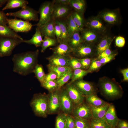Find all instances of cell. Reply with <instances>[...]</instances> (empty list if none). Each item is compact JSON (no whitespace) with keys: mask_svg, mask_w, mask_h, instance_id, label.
I'll use <instances>...</instances> for the list:
<instances>
[{"mask_svg":"<svg viewBox=\"0 0 128 128\" xmlns=\"http://www.w3.org/2000/svg\"><path fill=\"white\" fill-rule=\"evenodd\" d=\"M39 54V50L37 49L14 55L12 59L14 63L13 71L23 76L33 73L37 64Z\"/></svg>","mask_w":128,"mask_h":128,"instance_id":"obj_1","label":"cell"},{"mask_svg":"<svg viewBox=\"0 0 128 128\" xmlns=\"http://www.w3.org/2000/svg\"><path fill=\"white\" fill-rule=\"evenodd\" d=\"M30 105L35 114L41 117L46 118L49 114L48 95L39 93L34 95Z\"/></svg>","mask_w":128,"mask_h":128,"instance_id":"obj_2","label":"cell"},{"mask_svg":"<svg viewBox=\"0 0 128 128\" xmlns=\"http://www.w3.org/2000/svg\"><path fill=\"white\" fill-rule=\"evenodd\" d=\"M99 85L102 92L108 98H115L122 94L121 88L114 81L106 77L100 79Z\"/></svg>","mask_w":128,"mask_h":128,"instance_id":"obj_3","label":"cell"},{"mask_svg":"<svg viewBox=\"0 0 128 128\" xmlns=\"http://www.w3.org/2000/svg\"><path fill=\"white\" fill-rule=\"evenodd\" d=\"M23 39L9 37H0V57L9 56L15 48L23 42Z\"/></svg>","mask_w":128,"mask_h":128,"instance_id":"obj_4","label":"cell"},{"mask_svg":"<svg viewBox=\"0 0 128 128\" xmlns=\"http://www.w3.org/2000/svg\"><path fill=\"white\" fill-rule=\"evenodd\" d=\"M96 46L83 42L73 49L71 55L79 59L92 57L96 55Z\"/></svg>","mask_w":128,"mask_h":128,"instance_id":"obj_5","label":"cell"},{"mask_svg":"<svg viewBox=\"0 0 128 128\" xmlns=\"http://www.w3.org/2000/svg\"><path fill=\"white\" fill-rule=\"evenodd\" d=\"M54 3L52 1H45L41 5L38 11L40 18L36 25L39 28L45 25L51 19Z\"/></svg>","mask_w":128,"mask_h":128,"instance_id":"obj_6","label":"cell"},{"mask_svg":"<svg viewBox=\"0 0 128 128\" xmlns=\"http://www.w3.org/2000/svg\"><path fill=\"white\" fill-rule=\"evenodd\" d=\"M38 14V11L27 6L21 8L19 11L14 12L8 13L6 14L7 16L18 17L22 19L25 21H37L39 20Z\"/></svg>","mask_w":128,"mask_h":128,"instance_id":"obj_7","label":"cell"},{"mask_svg":"<svg viewBox=\"0 0 128 128\" xmlns=\"http://www.w3.org/2000/svg\"><path fill=\"white\" fill-rule=\"evenodd\" d=\"M103 21L97 15L92 16L85 20L84 27L104 35L107 34V29Z\"/></svg>","mask_w":128,"mask_h":128,"instance_id":"obj_8","label":"cell"},{"mask_svg":"<svg viewBox=\"0 0 128 128\" xmlns=\"http://www.w3.org/2000/svg\"><path fill=\"white\" fill-rule=\"evenodd\" d=\"M60 103L62 112L67 115H71L74 106L65 87L60 88Z\"/></svg>","mask_w":128,"mask_h":128,"instance_id":"obj_9","label":"cell"},{"mask_svg":"<svg viewBox=\"0 0 128 128\" xmlns=\"http://www.w3.org/2000/svg\"><path fill=\"white\" fill-rule=\"evenodd\" d=\"M7 21L9 27L16 33L28 32L31 30L33 26L29 21L16 18H8Z\"/></svg>","mask_w":128,"mask_h":128,"instance_id":"obj_10","label":"cell"},{"mask_svg":"<svg viewBox=\"0 0 128 128\" xmlns=\"http://www.w3.org/2000/svg\"><path fill=\"white\" fill-rule=\"evenodd\" d=\"M72 9L69 5L54 3L51 18L54 20L65 19L71 13Z\"/></svg>","mask_w":128,"mask_h":128,"instance_id":"obj_11","label":"cell"},{"mask_svg":"<svg viewBox=\"0 0 128 128\" xmlns=\"http://www.w3.org/2000/svg\"><path fill=\"white\" fill-rule=\"evenodd\" d=\"M80 33L83 42L95 45L105 35L86 27L84 28Z\"/></svg>","mask_w":128,"mask_h":128,"instance_id":"obj_12","label":"cell"},{"mask_svg":"<svg viewBox=\"0 0 128 128\" xmlns=\"http://www.w3.org/2000/svg\"><path fill=\"white\" fill-rule=\"evenodd\" d=\"M60 89L48 94L49 102V114L59 113L60 110Z\"/></svg>","mask_w":128,"mask_h":128,"instance_id":"obj_13","label":"cell"},{"mask_svg":"<svg viewBox=\"0 0 128 128\" xmlns=\"http://www.w3.org/2000/svg\"><path fill=\"white\" fill-rule=\"evenodd\" d=\"M71 115L74 117L90 120L92 118L90 105L84 102L74 107Z\"/></svg>","mask_w":128,"mask_h":128,"instance_id":"obj_14","label":"cell"},{"mask_svg":"<svg viewBox=\"0 0 128 128\" xmlns=\"http://www.w3.org/2000/svg\"><path fill=\"white\" fill-rule=\"evenodd\" d=\"M69 96L75 106L83 102L85 96L73 83H68L65 87Z\"/></svg>","mask_w":128,"mask_h":128,"instance_id":"obj_15","label":"cell"},{"mask_svg":"<svg viewBox=\"0 0 128 128\" xmlns=\"http://www.w3.org/2000/svg\"><path fill=\"white\" fill-rule=\"evenodd\" d=\"M97 15L103 21L110 24H117L120 20L119 12L116 9L103 10L100 12Z\"/></svg>","mask_w":128,"mask_h":128,"instance_id":"obj_16","label":"cell"},{"mask_svg":"<svg viewBox=\"0 0 128 128\" xmlns=\"http://www.w3.org/2000/svg\"><path fill=\"white\" fill-rule=\"evenodd\" d=\"M85 96L95 94L96 90L93 84L82 79L77 80L72 83Z\"/></svg>","mask_w":128,"mask_h":128,"instance_id":"obj_17","label":"cell"},{"mask_svg":"<svg viewBox=\"0 0 128 128\" xmlns=\"http://www.w3.org/2000/svg\"><path fill=\"white\" fill-rule=\"evenodd\" d=\"M50 49L52 51V55L59 57L71 55L73 50L67 43L64 42L59 43L55 47Z\"/></svg>","mask_w":128,"mask_h":128,"instance_id":"obj_18","label":"cell"},{"mask_svg":"<svg viewBox=\"0 0 128 128\" xmlns=\"http://www.w3.org/2000/svg\"><path fill=\"white\" fill-rule=\"evenodd\" d=\"M71 55L62 56H57L53 55L46 58L48 64L56 66L69 67V61Z\"/></svg>","mask_w":128,"mask_h":128,"instance_id":"obj_19","label":"cell"},{"mask_svg":"<svg viewBox=\"0 0 128 128\" xmlns=\"http://www.w3.org/2000/svg\"><path fill=\"white\" fill-rule=\"evenodd\" d=\"M115 37V36H112L107 34L103 36L96 45V55L97 56L110 46Z\"/></svg>","mask_w":128,"mask_h":128,"instance_id":"obj_20","label":"cell"},{"mask_svg":"<svg viewBox=\"0 0 128 128\" xmlns=\"http://www.w3.org/2000/svg\"><path fill=\"white\" fill-rule=\"evenodd\" d=\"M105 120L109 125L112 128H115L119 119L116 114L114 105L110 104L104 117Z\"/></svg>","mask_w":128,"mask_h":128,"instance_id":"obj_21","label":"cell"},{"mask_svg":"<svg viewBox=\"0 0 128 128\" xmlns=\"http://www.w3.org/2000/svg\"><path fill=\"white\" fill-rule=\"evenodd\" d=\"M54 20L52 18L42 27L39 28L43 37L56 39L54 32Z\"/></svg>","mask_w":128,"mask_h":128,"instance_id":"obj_22","label":"cell"},{"mask_svg":"<svg viewBox=\"0 0 128 128\" xmlns=\"http://www.w3.org/2000/svg\"><path fill=\"white\" fill-rule=\"evenodd\" d=\"M110 105V104L107 103L104 105L99 106L90 105L92 118L96 119L104 118Z\"/></svg>","mask_w":128,"mask_h":128,"instance_id":"obj_23","label":"cell"},{"mask_svg":"<svg viewBox=\"0 0 128 128\" xmlns=\"http://www.w3.org/2000/svg\"><path fill=\"white\" fill-rule=\"evenodd\" d=\"M42 37L39 28L37 27L36 29L35 33L31 38L28 40H24L23 42L33 45L37 47H39L41 46L43 41Z\"/></svg>","mask_w":128,"mask_h":128,"instance_id":"obj_24","label":"cell"},{"mask_svg":"<svg viewBox=\"0 0 128 128\" xmlns=\"http://www.w3.org/2000/svg\"><path fill=\"white\" fill-rule=\"evenodd\" d=\"M28 4V1L26 0H9L2 10L18 8H22L27 6Z\"/></svg>","mask_w":128,"mask_h":128,"instance_id":"obj_25","label":"cell"},{"mask_svg":"<svg viewBox=\"0 0 128 128\" xmlns=\"http://www.w3.org/2000/svg\"><path fill=\"white\" fill-rule=\"evenodd\" d=\"M0 37H13L23 39L20 36L15 32L7 25L3 26L0 25Z\"/></svg>","mask_w":128,"mask_h":128,"instance_id":"obj_26","label":"cell"},{"mask_svg":"<svg viewBox=\"0 0 128 128\" xmlns=\"http://www.w3.org/2000/svg\"><path fill=\"white\" fill-rule=\"evenodd\" d=\"M83 42L80 32L78 31L74 33L69 38L68 43L73 49L77 47Z\"/></svg>","mask_w":128,"mask_h":128,"instance_id":"obj_27","label":"cell"},{"mask_svg":"<svg viewBox=\"0 0 128 128\" xmlns=\"http://www.w3.org/2000/svg\"><path fill=\"white\" fill-rule=\"evenodd\" d=\"M85 97L87 103L90 105L99 106L107 103L99 98L95 94L85 96Z\"/></svg>","mask_w":128,"mask_h":128,"instance_id":"obj_28","label":"cell"},{"mask_svg":"<svg viewBox=\"0 0 128 128\" xmlns=\"http://www.w3.org/2000/svg\"><path fill=\"white\" fill-rule=\"evenodd\" d=\"M55 21L59 25L61 32V37L60 43L62 42L68 43L69 37L66 19Z\"/></svg>","mask_w":128,"mask_h":128,"instance_id":"obj_29","label":"cell"},{"mask_svg":"<svg viewBox=\"0 0 128 128\" xmlns=\"http://www.w3.org/2000/svg\"><path fill=\"white\" fill-rule=\"evenodd\" d=\"M84 13L72 11L71 15L72 19L78 27L82 29L84 27L85 20L84 19Z\"/></svg>","mask_w":128,"mask_h":128,"instance_id":"obj_30","label":"cell"},{"mask_svg":"<svg viewBox=\"0 0 128 128\" xmlns=\"http://www.w3.org/2000/svg\"><path fill=\"white\" fill-rule=\"evenodd\" d=\"M66 22L69 38L74 32H80L82 29L78 28L72 19L71 13L66 19Z\"/></svg>","mask_w":128,"mask_h":128,"instance_id":"obj_31","label":"cell"},{"mask_svg":"<svg viewBox=\"0 0 128 128\" xmlns=\"http://www.w3.org/2000/svg\"><path fill=\"white\" fill-rule=\"evenodd\" d=\"M69 5L74 11L84 13L86 2L84 0H70Z\"/></svg>","mask_w":128,"mask_h":128,"instance_id":"obj_32","label":"cell"},{"mask_svg":"<svg viewBox=\"0 0 128 128\" xmlns=\"http://www.w3.org/2000/svg\"><path fill=\"white\" fill-rule=\"evenodd\" d=\"M90 128H112L108 124L104 118L101 119L92 118L89 120Z\"/></svg>","mask_w":128,"mask_h":128,"instance_id":"obj_33","label":"cell"},{"mask_svg":"<svg viewBox=\"0 0 128 128\" xmlns=\"http://www.w3.org/2000/svg\"><path fill=\"white\" fill-rule=\"evenodd\" d=\"M47 67L49 72L53 71L57 74V79L62 75L72 69L69 67L55 66L49 64L47 65Z\"/></svg>","mask_w":128,"mask_h":128,"instance_id":"obj_34","label":"cell"},{"mask_svg":"<svg viewBox=\"0 0 128 128\" xmlns=\"http://www.w3.org/2000/svg\"><path fill=\"white\" fill-rule=\"evenodd\" d=\"M73 70L71 69L68 71L61 75L56 80L59 89L62 87L70 79H71L73 76Z\"/></svg>","mask_w":128,"mask_h":128,"instance_id":"obj_35","label":"cell"},{"mask_svg":"<svg viewBox=\"0 0 128 128\" xmlns=\"http://www.w3.org/2000/svg\"><path fill=\"white\" fill-rule=\"evenodd\" d=\"M58 44L56 39L45 37L41 46V52L43 53L48 47L56 46Z\"/></svg>","mask_w":128,"mask_h":128,"instance_id":"obj_36","label":"cell"},{"mask_svg":"<svg viewBox=\"0 0 128 128\" xmlns=\"http://www.w3.org/2000/svg\"><path fill=\"white\" fill-rule=\"evenodd\" d=\"M67 115L62 112L59 113L56 118L55 128H66Z\"/></svg>","mask_w":128,"mask_h":128,"instance_id":"obj_37","label":"cell"},{"mask_svg":"<svg viewBox=\"0 0 128 128\" xmlns=\"http://www.w3.org/2000/svg\"><path fill=\"white\" fill-rule=\"evenodd\" d=\"M36 77L40 82H42L44 81L46 74L44 71L43 66L41 64H37L33 71Z\"/></svg>","mask_w":128,"mask_h":128,"instance_id":"obj_38","label":"cell"},{"mask_svg":"<svg viewBox=\"0 0 128 128\" xmlns=\"http://www.w3.org/2000/svg\"><path fill=\"white\" fill-rule=\"evenodd\" d=\"M88 73H89L87 70H85L81 69L74 70L72 77L69 83H72L77 80L82 79Z\"/></svg>","mask_w":128,"mask_h":128,"instance_id":"obj_39","label":"cell"},{"mask_svg":"<svg viewBox=\"0 0 128 128\" xmlns=\"http://www.w3.org/2000/svg\"><path fill=\"white\" fill-rule=\"evenodd\" d=\"M42 87L47 90L49 92H50L59 89L56 80L48 81H44L41 83Z\"/></svg>","mask_w":128,"mask_h":128,"instance_id":"obj_40","label":"cell"},{"mask_svg":"<svg viewBox=\"0 0 128 128\" xmlns=\"http://www.w3.org/2000/svg\"><path fill=\"white\" fill-rule=\"evenodd\" d=\"M75 128H90L89 120L80 118L74 117Z\"/></svg>","mask_w":128,"mask_h":128,"instance_id":"obj_41","label":"cell"},{"mask_svg":"<svg viewBox=\"0 0 128 128\" xmlns=\"http://www.w3.org/2000/svg\"><path fill=\"white\" fill-rule=\"evenodd\" d=\"M102 65L99 60L94 59L87 70L89 73L96 71L100 68Z\"/></svg>","mask_w":128,"mask_h":128,"instance_id":"obj_42","label":"cell"},{"mask_svg":"<svg viewBox=\"0 0 128 128\" xmlns=\"http://www.w3.org/2000/svg\"><path fill=\"white\" fill-rule=\"evenodd\" d=\"M69 66L73 70L78 69H82L81 64L78 59L72 56L69 61Z\"/></svg>","mask_w":128,"mask_h":128,"instance_id":"obj_43","label":"cell"},{"mask_svg":"<svg viewBox=\"0 0 128 128\" xmlns=\"http://www.w3.org/2000/svg\"><path fill=\"white\" fill-rule=\"evenodd\" d=\"M78 59L81 64L82 69L85 70L88 69L94 59L92 57Z\"/></svg>","mask_w":128,"mask_h":128,"instance_id":"obj_44","label":"cell"},{"mask_svg":"<svg viewBox=\"0 0 128 128\" xmlns=\"http://www.w3.org/2000/svg\"><path fill=\"white\" fill-rule=\"evenodd\" d=\"M110 46H109L105 50L99 55L95 59H99L117 52L115 50H111L110 49Z\"/></svg>","mask_w":128,"mask_h":128,"instance_id":"obj_45","label":"cell"},{"mask_svg":"<svg viewBox=\"0 0 128 128\" xmlns=\"http://www.w3.org/2000/svg\"><path fill=\"white\" fill-rule=\"evenodd\" d=\"M55 21V20H54ZM54 32L55 35L58 43L60 42L61 37V32L59 25L54 21Z\"/></svg>","mask_w":128,"mask_h":128,"instance_id":"obj_46","label":"cell"},{"mask_svg":"<svg viewBox=\"0 0 128 128\" xmlns=\"http://www.w3.org/2000/svg\"><path fill=\"white\" fill-rule=\"evenodd\" d=\"M66 128H75L74 117L72 115H67L66 123Z\"/></svg>","mask_w":128,"mask_h":128,"instance_id":"obj_47","label":"cell"},{"mask_svg":"<svg viewBox=\"0 0 128 128\" xmlns=\"http://www.w3.org/2000/svg\"><path fill=\"white\" fill-rule=\"evenodd\" d=\"M115 43L117 46L119 47H122L124 46L125 43V39L122 36H117L116 37Z\"/></svg>","mask_w":128,"mask_h":128,"instance_id":"obj_48","label":"cell"},{"mask_svg":"<svg viewBox=\"0 0 128 128\" xmlns=\"http://www.w3.org/2000/svg\"><path fill=\"white\" fill-rule=\"evenodd\" d=\"M57 78V74L53 71H50L47 74H46L44 81L56 80Z\"/></svg>","mask_w":128,"mask_h":128,"instance_id":"obj_49","label":"cell"},{"mask_svg":"<svg viewBox=\"0 0 128 128\" xmlns=\"http://www.w3.org/2000/svg\"><path fill=\"white\" fill-rule=\"evenodd\" d=\"M118 54V53L117 52L109 56L98 60H99L102 64H105L114 59Z\"/></svg>","mask_w":128,"mask_h":128,"instance_id":"obj_50","label":"cell"},{"mask_svg":"<svg viewBox=\"0 0 128 128\" xmlns=\"http://www.w3.org/2000/svg\"><path fill=\"white\" fill-rule=\"evenodd\" d=\"M7 19L6 14L3 11L0 10V25H7Z\"/></svg>","mask_w":128,"mask_h":128,"instance_id":"obj_51","label":"cell"},{"mask_svg":"<svg viewBox=\"0 0 128 128\" xmlns=\"http://www.w3.org/2000/svg\"><path fill=\"white\" fill-rule=\"evenodd\" d=\"M115 128H128V123L125 120L119 119Z\"/></svg>","mask_w":128,"mask_h":128,"instance_id":"obj_52","label":"cell"},{"mask_svg":"<svg viewBox=\"0 0 128 128\" xmlns=\"http://www.w3.org/2000/svg\"><path fill=\"white\" fill-rule=\"evenodd\" d=\"M120 72L122 74L123 78V82H128V68L121 69Z\"/></svg>","mask_w":128,"mask_h":128,"instance_id":"obj_53","label":"cell"},{"mask_svg":"<svg viewBox=\"0 0 128 128\" xmlns=\"http://www.w3.org/2000/svg\"><path fill=\"white\" fill-rule=\"evenodd\" d=\"M70 0H54L52 1L54 4L63 5H69Z\"/></svg>","mask_w":128,"mask_h":128,"instance_id":"obj_54","label":"cell"},{"mask_svg":"<svg viewBox=\"0 0 128 128\" xmlns=\"http://www.w3.org/2000/svg\"><path fill=\"white\" fill-rule=\"evenodd\" d=\"M8 1L7 0H0V5L2 6L3 5L7 2Z\"/></svg>","mask_w":128,"mask_h":128,"instance_id":"obj_55","label":"cell"},{"mask_svg":"<svg viewBox=\"0 0 128 128\" xmlns=\"http://www.w3.org/2000/svg\"><path fill=\"white\" fill-rule=\"evenodd\" d=\"M2 6L0 5V8Z\"/></svg>","mask_w":128,"mask_h":128,"instance_id":"obj_56","label":"cell"},{"mask_svg":"<svg viewBox=\"0 0 128 128\" xmlns=\"http://www.w3.org/2000/svg\"></svg>","mask_w":128,"mask_h":128,"instance_id":"obj_57","label":"cell"}]
</instances>
